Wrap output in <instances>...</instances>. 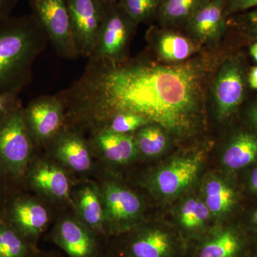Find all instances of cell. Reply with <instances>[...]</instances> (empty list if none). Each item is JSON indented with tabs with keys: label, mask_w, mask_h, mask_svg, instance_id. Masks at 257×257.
I'll return each mask as SVG.
<instances>
[{
	"label": "cell",
	"mask_w": 257,
	"mask_h": 257,
	"mask_svg": "<svg viewBox=\"0 0 257 257\" xmlns=\"http://www.w3.org/2000/svg\"><path fill=\"white\" fill-rule=\"evenodd\" d=\"M200 64L89 59L84 74L57 94L77 122L96 130L113 115L138 114L177 137L192 135L202 115Z\"/></svg>",
	"instance_id": "cell-1"
},
{
	"label": "cell",
	"mask_w": 257,
	"mask_h": 257,
	"mask_svg": "<svg viewBox=\"0 0 257 257\" xmlns=\"http://www.w3.org/2000/svg\"><path fill=\"white\" fill-rule=\"evenodd\" d=\"M48 41L32 15L0 20V94H19L28 85L34 62Z\"/></svg>",
	"instance_id": "cell-2"
},
{
	"label": "cell",
	"mask_w": 257,
	"mask_h": 257,
	"mask_svg": "<svg viewBox=\"0 0 257 257\" xmlns=\"http://www.w3.org/2000/svg\"><path fill=\"white\" fill-rule=\"evenodd\" d=\"M128 232L123 257H187V243L175 227L152 224Z\"/></svg>",
	"instance_id": "cell-3"
},
{
	"label": "cell",
	"mask_w": 257,
	"mask_h": 257,
	"mask_svg": "<svg viewBox=\"0 0 257 257\" xmlns=\"http://www.w3.org/2000/svg\"><path fill=\"white\" fill-rule=\"evenodd\" d=\"M241 54L231 56L221 63L213 84V97L216 114L220 120L237 114L247 93L246 69Z\"/></svg>",
	"instance_id": "cell-4"
},
{
	"label": "cell",
	"mask_w": 257,
	"mask_h": 257,
	"mask_svg": "<svg viewBox=\"0 0 257 257\" xmlns=\"http://www.w3.org/2000/svg\"><path fill=\"white\" fill-rule=\"evenodd\" d=\"M32 15L45 30L59 55L73 60L79 57L65 0H29Z\"/></svg>",
	"instance_id": "cell-5"
},
{
	"label": "cell",
	"mask_w": 257,
	"mask_h": 257,
	"mask_svg": "<svg viewBox=\"0 0 257 257\" xmlns=\"http://www.w3.org/2000/svg\"><path fill=\"white\" fill-rule=\"evenodd\" d=\"M137 26L118 3L107 7L89 59L111 62L126 60L128 43Z\"/></svg>",
	"instance_id": "cell-6"
},
{
	"label": "cell",
	"mask_w": 257,
	"mask_h": 257,
	"mask_svg": "<svg viewBox=\"0 0 257 257\" xmlns=\"http://www.w3.org/2000/svg\"><path fill=\"white\" fill-rule=\"evenodd\" d=\"M252 245L240 221L221 224L188 243L187 257H247Z\"/></svg>",
	"instance_id": "cell-7"
},
{
	"label": "cell",
	"mask_w": 257,
	"mask_h": 257,
	"mask_svg": "<svg viewBox=\"0 0 257 257\" xmlns=\"http://www.w3.org/2000/svg\"><path fill=\"white\" fill-rule=\"evenodd\" d=\"M24 109L20 105L0 123V165L15 175L26 168L31 153Z\"/></svg>",
	"instance_id": "cell-8"
},
{
	"label": "cell",
	"mask_w": 257,
	"mask_h": 257,
	"mask_svg": "<svg viewBox=\"0 0 257 257\" xmlns=\"http://www.w3.org/2000/svg\"><path fill=\"white\" fill-rule=\"evenodd\" d=\"M103 205L105 224L111 233L123 234L138 227L143 213L141 199L135 193L116 183L106 184Z\"/></svg>",
	"instance_id": "cell-9"
},
{
	"label": "cell",
	"mask_w": 257,
	"mask_h": 257,
	"mask_svg": "<svg viewBox=\"0 0 257 257\" xmlns=\"http://www.w3.org/2000/svg\"><path fill=\"white\" fill-rule=\"evenodd\" d=\"M202 152L175 157L157 171L152 179V188L160 197L172 198L188 189L200 172Z\"/></svg>",
	"instance_id": "cell-10"
},
{
	"label": "cell",
	"mask_w": 257,
	"mask_h": 257,
	"mask_svg": "<svg viewBox=\"0 0 257 257\" xmlns=\"http://www.w3.org/2000/svg\"><path fill=\"white\" fill-rule=\"evenodd\" d=\"M79 56L89 58L105 9L98 0H65Z\"/></svg>",
	"instance_id": "cell-11"
},
{
	"label": "cell",
	"mask_w": 257,
	"mask_h": 257,
	"mask_svg": "<svg viewBox=\"0 0 257 257\" xmlns=\"http://www.w3.org/2000/svg\"><path fill=\"white\" fill-rule=\"evenodd\" d=\"M63 102L57 96L37 98L24 109L30 138L39 143L52 140L60 133L65 119Z\"/></svg>",
	"instance_id": "cell-12"
},
{
	"label": "cell",
	"mask_w": 257,
	"mask_h": 257,
	"mask_svg": "<svg viewBox=\"0 0 257 257\" xmlns=\"http://www.w3.org/2000/svg\"><path fill=\"white\" fill-rule=\"evenodd\" d=\"M185 25L189 33L202 43L211 45L220 41L227 29L224 0H208Z\"/></svg>",
	"instance_id": "cell-13"
},
{
	"label": "cell",
	"mask_w": 257,
	"mask_h": 257,
	"mask_svg": "<svg viewBox=\"0 0 257 257\" xmlns=\"http://www.w3.org/2000/svg\"><path fill=\"white\" fill-rule=\"evenodd\" d=\"M236 183L219 176H211L204 182L202 198L211 216L223 221L237 210L242 194Z\"/></svg>",
	"instance_id": "cell-14"
},
{
	"label": "cell",
	"mask_w": 257,
	"mask_h": 257,
	"mask_svg": "<svg viewBox=\"0 0 257 257\" xmlns=\"http://www.w3.org/2000/svg\"><path fill=\"white\" fill-rule=\"evenodd\" d=\"M223 165L231 175L244 172L257 162V133L243 122L225 145Z\"/></svg>",
	"instance_id": "cell-15"
},
{
	"label": "cell",
	"mask_w": 257,
	"mask_h": 257,
	"mask_svg": "<svg viewBox=\"0 0 257 257\" xmlns=\"http://www.w3.org/2000/svg\"><path fill=\"white\" fill-rule=\"evenodd\" d=\"M175 229L188 243L204 236L213 226L211 215L202 197L191 196L186 198L177 211Z\"/></svg>",
	"instance_id": "cell-16"
},
{
	"label": "cell",
	"mask_w": 257,
	"mask_h": 257,
	"mask_svg": "<svg viewBox=\"0 0 257 257\" xmlns=\"http://www.w3.org/2000/svg\"><path fill=\"white\" fill-rule=\"evenodd\" d=\"M54 149L56 157L72 170L86 172L92 165L89 146L74 130H62L57 134Z\"/></svg>",
	"instance_id": "cell-17"
},
{
	"label": "cell",
	"mask_w": 257,
	"mask_h": 257,
	"mask_svg": "<svg viewBox=\"0 0 257 257\" xmlns=\"http://www.w3.org/2000/svg\"><path fill=\"white\" fill-rule=\"evenodd\" d=\"M55 239L69 257H93L96 252L94 236L73 219H66L60 223Z\"/></svg>",
	"instance_id": "cell-18"
},
{
	"label": "cell",
	"mask_w": 257,
	"mask_h": 257,
	"mask_svg": "<svg viewBox=\"0 0 257 257\" xmlns=\"http://www.w3.org/2000/svg\"><path fill=\"white\" fill-rule=\"evenodd\" d=\"M93 142L103 156L114 163H128L140 153L135 137L128 134L99 128L94 130Z\"/></svg>",
	"instance_id": "cell-19"
},
{
	"label": "cell",
	"mask_w": 257,
	"mask_h": 257,
	"mask_svg": "<svg viewBox=\"0 0 257 257\" xmlns=\"http://www.w3.org/2000/svg\"><path fill=\"white\" fill-rule=\"evenodd\" d=\"M32 183L37 189L56 199L69 197V182L63 170L50 164L37 166L32 173Z\"/></svg>",
	"instance_id": "cell-20"
},
{
	"label": "cell",
	"mask_w": 257,
	"mask_h": 257,
	"mask_svg": "<svg viewBox=\"0 0 257 257\" xmlns=\"http://www.w3.org/2000/svg\"><path fill=\"white\" fill-rule=\"evenodd\" d=\"M13 218L20 231L25 236H37L48 223L47 211L36 202L22 200L15 204Z\"/></svg>",
	"instance_id": "cell-21"
},
{
	"label": "cell",
	"mask_w": 257,
	"mask_h": 257,
	"mask_svg": "<svg viewBox=\"0 0 257 257\" xmlns=\"http://www.w3.org/2000/svg\"><path fill=\"white\" fill-rule=\"evenodd\" d=\"M155 47L161 60L174 64L182 63L195 50L194 44L189 38L169 30L158 35Z\"/></svg>",
	"instance_id": "cell-22"
},
{
	"label": "cell",
	"mask_w": 257,
	"mask_h": 257,
	"mask_svg": "<svg viewBox=\"0 0 257 257\" xmlns=\"http://www.w3.org/2000/svg\"><path fill=\"white\" fill-rule=\"evenodd\" d=\"M208 0H161L159 20L165 26H175L187 20Z\"/></svg>",
	"instance_id": "cell-23"
},
{
	"label": "cell",
	"mask_w": 257,
	"mask_h": 257,
	"mask_svg": "<svg viewBox=\"0 0 257 257\" xmlns=\"http://www.w3.org/2000/svg\"><path fill=\"white\" fill-rule=\"evenodd\" d=\"M168 134L165 128L154 123L140 128L135 137L140 153L149 157L161 155L168 147Z\"/></svg>",
	"instance_id": "cell-24"
},
{
	"label": "cell",
	"mask_w": 257,
	"mask_h": 257,
	"mask_svg": "<svg viewBox=\"0 0 257 257\" xmlns=\"http://www.w3.org/2000/svg\"><path fill=\"white\" fill-rule=\"evenodd\" d=\"M79 214L82 220L93 229L101 230L105 224L103 202L95 189L86 187L79 198Z\"/></svg>",
	"instance_id": "cell-25"
},
{
	"label": "cell",
	"mask_w": 257,
	"mask_h": 257,
	"mask_svg": "<svg viewBox=\"0 0 257 257\" xmlns=\"http://www.w3.org/2000/svg\"><path fill=\"white\" fill-rule=\"evenodd\" d=\"M149 124L152 123L140 115L119 113L113 115L96 130L107 128L114 133L130 135V133L137 132L140 128Z\"/></svg>",
	"instance_id": "cell-26"
},
{
	"label": "cell",
	"mask_w": 257,
	"mask_h": 257,
	"mask_svg": "<svg viewBox=\"0 0 257 257\" xmlns=\"http://www.w3.org/2000/svg\"><path fill=\"white\" fill-rule=\"evenodd\" d=\"M160 3L161 0H119L118 4L138 25L157 13Z\"/></svg>",
	"instance_id": "cell-27"
},
{
	"label": "cell",
	"mask_w": 257,
	"mask_h": 257,
	"mask_svg": "<svg viewBox=\"0 0 257 257\" xmlns=\"http://www.w3.org/2000/svg\"><path fill=\"white\" fill-rule=\"evenodd\" d=\"M26 243L14 230L0 226V257H25Z\"/></svg>",
	"instance_id": "cell-28"
},
{
	"label": "cell",
	"mask_w": 257,
	"mask_h": 257,
	"mask_svg": "<svg viewBox=\"0 0 257 257\" xmlns=\"http://www.w3.org/2000/svg\"><path fill=\"white\" fill-rule=\"evenodd\" d=\"M235 20L240 33L251 41H257V7L240 13Z\"/></svg>",
	"instance_id": "cell-29"
},
{
	"label": "cell",
	"mask_w": 257,
	"mask_h": 257,
	"mask_svg": "<svg viewBox=\"0 0 257 257\" xmlns=\"http://www.w3.org/2000/svg\"><path fill=\"white\" fill-rule=\"evenodd\" d=\"M226 18L244 13L257 7V0H224Z\"/></svg>",
	"instance_id": "cell-30"
},
{
	"label": "cell",
	"mask_w": 257,
	"mask_h": 257,
	"mask_svg": "<svg viewBox=\"0 0 257 257\" xmlns=\"http://www.w3.org/2000/svg\"><path fill=\"white\" fill-rule=\"evenodd\" d=\"M17 94H0V123L20 104Z\"/></svg>",
	"instance_id": "cell-31"
},
{
	"label": "cell",
	"mask_w": 257,
	"mask_h": 257,
	"mask_svg": "<svg viewBox=\"0 0 257 257\" xmlns=\"http://www.w3.org/2000/svg\"><path fill=\"white\" fill-rule=\"evenodd\" d=\"M253 244L257 245V204L250 211L247 219L240 221Z\"/></svg>",
	"instance_id": "cell-32"
},
{
	"label": "cell",
	"mask_w": 257,
	"mask_h": 257,
	"mask_svg": "<svg viewBox=\"0 0 257 257\" xmlns=\"http://www.w3.org/2000/svg\"><path fill=\"white\" fill-rule=\"evenodd\" d=\"M243 122L257 133V98L250 101L243 111Z\"/></svg>",
	"instance_id": "cell-33"
},
{
	"label": "cell",
	"mask_w": 257,
	"mask_h": 257,
	"mask_svg": "<svg viewBox=\"0 0 257 257\" xmlns=\"http://www.w3.org/2000/svg\"><path fill=\"white\" fill-rule=\"evenodd\" d=\"M244 172H246L245 179L246 190L257 197V162Z\"/></svg>",
	"instance_id": "cell-34"
},
{
	"label": "cell",
	"mask_w": 257,
	"mask_h": 257,
	"mask_svg": "<svg viewBox=\"0 0 257 257\" xmlns=\"http://www.w3.org/2000/svg\"><path fill=\"white\" fill-rule=\"evenodd\" d=\"M18 0H0V20L11 16Z\"/></svg>",
	"instance_id": "cell-35"
},
{
	"label": "cell",
	"mask_w": 257,
	"mask_h": 257,
	"mask_svg": "<svg viewBox=\"0 0 257 257\" xmlns=\"http://www.w3.org/2000/svg\"><path fill=\"white\" fill-rule=\"evenodd\" d=\"M246 82L248 88L257 91V64L248 69Z\"/></svg>",
	"instance_id": "cell-36"
},
{
	"label": "cell",
	"mask_w": 257,
	"mask_h": 257,
	"mask_svg": "<svg viewBox=\"0 0 257 257\" xmlns=\"http://www.w3.org/2000/svg\"><path fill=\"white\" fill-rule=\"evenodd\" d=\"M249 55L257 64V41L253 42L248 49Z\"/></svg>",
	"instance_id": "cell-37"
},
{
	"label": "cell",
	"mask_w": 257,
	"mask_h": 257,
	"mask_svg": "<svg viewBox=\"0 0 257 257\" xmlns=\"http://www.w3.org/2000/svg\"><path fill=\"white\" fill-rule=\"evenodd\" d=\"M98 1L100 3V4L102 5L104 8H106L111 5L116 4V3L119 2V0H98Z\"/></svg>",
	"instance_id": "cell-38"
},
{
	"label": "cell",
	"mask_w": 257,
	"mask_h": 257,
	"mask_svg": "<svg viewBox=\"0 0 257 257\" xmlns=\"http://www.w3.org/2000/svg\"><path fill=\"white\" fill-rule=\"evenodd\" d=\"M247 257H257V245L253 244Z\"/></svg>",
	"instance_id": "cell-39"
}]
</instances>
